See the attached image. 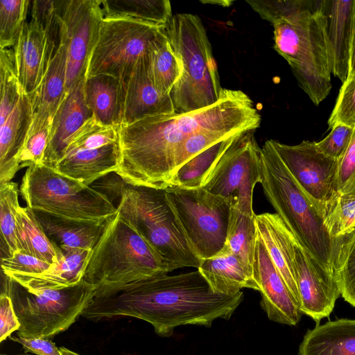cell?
Segmentation results:
<instances>
[{"label":"cell","mask_w":355,"mask_h":355,"mask_svg":"<svg viewBox=\"0 0 355 355\" xmlns=\"http://www.w3.org/2000/svg\"><path fill=\"white\" fill-rule=\"evenodd\" d=\"M51 125L29 135L19 157V168L42 164Z\"/></svg>","instance_id":"obj_42"},{"label":"cell","mask_w":355,"mask_h":355,"mask_svg":"<svg viewBox=\"0 0 355 355\" xmlns=\"http://www.w3.org/2000/svg\"><path fill=\"white\" fill-rule=\"evenodd\" d=\"M198 270L216 293L232 295L245 288L259 291L252 268L226 246L217 255L202 259Z\"/></svg>","instance_id":"obj_25"},{"label":"cell","mask_w":355,"mask_h":355,"mask_svg":"<svg viewBox=\"0 0 355 355\" xmlns=\"http://www.w3.org/2000/svg\"><path fill=\"white\" fill-rule=\"evenodd\" d=\"M354 8V0H326L329 67L343 83L349 71Z\"/></svg>","instance_id":"obj_23"},{"label":"cell","mask_w":355,"mask_h":355,"mask_svg":"<svg viewBox=\"0 0 355 355\" xmlns=\"http://www.w3.org/2000/svg\"><path fill=\"white\" fill-rule=\"evenodd\" d=\"M150 78L162 96H168L182 74L180 58L175 52L165 31L162 28L146 53Z\"/></svg>","instance_id":"obj_30"},{"label":"cell","mask_w":355,"mask_h":355,"mask_svg":"<svg viewBox=\"0 0 355 355\" xmlns=\"http://www.w3.org/2000/svg\"><path fill=\"white\" fill-rule=\"evenodd\" d=\"M18 185L14 182L0 184L1 257H12L18 250L16 239Z\"/></svg>","instance_id":"obj_35"},{"label":"cell","mask_w":355,"mask_h":355,"mask_svg":"<svg viewBox=\"0 0 355 355\" xmlns=\"http://www.w3.org/2000/svg\"><path fill=\"white\" fill-rule=\"evenodd\" d=\"M120 154L119 128L105 125L92 116L73 135L53 169L90 186L116 172Z\"/></svg>","instance_id":"obj_11"},{"label":"cell","mask_w":355,"mask_h":355,"mask_svg":"<svg viewBox=\"0 0 355 355\" xmlns=\"http://www.w3.org/2000/svg\"><path fill=\"white\" fill-rule=\"evenodd\" d=\"M327 123L329 129L338 124L355 128V78L342 84Z\"/></svg>","instance_id":"obj_40"},{"label":"cell","mask_w":355,"mask_h":355,"mask_svg":"<svg viewBox=\"0 0 355 355\" xmlns=\"http://www.w3.org/2000/svg\"><path fill=\"white\" fill-rule=\"evenodd\" d=\"M20 323L15 314L12 301L6 293L0 295V342L17 331Z\"/></svg>","instance_id":"obj_45"},{"label":"cell","mask_w":355,"mask_h":355,"mask_svg":"<svg viewBox=\"0 0 355 355\" xmlns=\"http://www.w3.org/2000/svg\"><path fill=\"white\" fill-rule=\"evenodd\" d=\"M162 28L130 19L103 18L85 77L106 74L125 80Z\"/></svg>","instance_id":"obj_13"},{"label":"cell","mask_w":355,"mask_h":355,"mask_svg":"<svg viewBox=\"0 0 355 355\" xmlns=\"http://www.w3.org/2000/svg\"><path fill=\"white\" fill-rule=\"evenodd\" d=\"M92 186L107 196L118 214L139 232L164 260L170 272L198 268L193 252L165 189L130 185L117 174Z\"/></svg>","instance_id":"obj_4"},{"label":"cell","mask_w":355,"mask_h":355,"mask_svg":"<svg viewBox=\"0 0 355 355\" xmlns=\"http://www.w3.org/2000/svg\"><path fill=\"white\" fill-rule=\"evenodd\" d=\"M330 130L327 136L316 142V145L322 153L340 161L351 143L354 128L338 124Z\"/></svg>","instance_id":"obj_41"},{"label":"cell","mask_w":355,"mask_h":355,"mask_svg":"<svg viewBox=\"0 0 355 355\" xmlns=\"http://www.w3.org/2000/svg\"><path fill=\"white\" fill-rule=\"evenodd\" d=\"M30 1H0V49L14 46L26 22Z\"/></svg>","instance_id":"obj_38"},{"label":"cell","mask_w":355,"mask_h":355,"mask_svg":"<svg viewBox=\"0 0 355 355\" xmlns=\"http://www.w3.org/2000/svg\"><path fill=\"white\" fill-rule=\"evenodd\" d=\"M352 78H355V0L350 49L349 71L347 79Z\"/></svg>","instance_id":"obj_47"},{"label":"cell","mask_w":355,"mask_h":355,"mask_svg":"<svg viewBox=\"0 0 355 355\" xmlns=\"http://www.w3.org/2000/svg\"><path fill=\"white\" fill-rule=\"evenodd\" d=\"M252 272L261 296V306L268 319L283 324L296 325L302 314L299 304L277 271L257 234Z\"/></svg>","instance_id":"obj_17"},{"label":"cell","mask_w":355,"mask_h":355,"mask_svg":"<svg viewBox=\"0 0 355 355\" xmlns=\"http://www.w3.org/2000/svg\"><path fill=\"white\" fill-rule=\"evenodd\" d=\"M1 293L10 298L20 323L17 336L51 338L68 329L95 297L96 286L84 279L58 290H31L5 275Z\"/></svg>","instance_id":"obj_9"},{"label":"cell","mask_w":355,"mask_h":355,"mask_svg":"<svg viewBox=\"0 0 355 355\" xmlns=\"http://www.w3.org/2000/svg\"><path fill=\"white\" fill-rule=\"evenodd\" d=\"M85 80L65 92L51 122L42 164L54 168L73 135L92 116L85 98Z\"/></svg>","instance_id":"obj_20"},{"label":"cell","mask_w":355,"mask_h":355,"mask_svg":"<svg viewBox=\"0 0 355 355\" xmlns=\"http://www.w3.org/2000/svg\"><path fill=\"white\" fill-rule=\"evenodd\" d=\"M53 265L19 250L10 257L1 259V264L3 273L28 275L44 272Z\"/></svg>","instance_id":"obj_43"},{"label":"cell","mask_w":355,"mask_h":355,"mask_svg":"<svg viewBox=\"0 0 355 355\" xmlns=\"http://www.w3.org/2000/svg\"><path fill=\"white\" fill-rule=\"evenodd\" d=\"M254 218L232 207L225 245L252 268L257 238Z\"/></svg>","instance_id":"obj_34"},{"label":"cell","mask_w":355,"mask_h":355,"mask_svg":"<svg viewBox=\"0 0 355 355\" xmlns=\"http://www.w3.org/2000/svg\"><path fill=\"white\" fill-rule=\"evenodd\" d=\"M33 211L48 238L63 253L76 249L92 250L101 238L109 220L101 223L83 222Z\"/></svg>","instance_id":"obj_27"},{"label":"cell","mask_w":355,"mask_h":355,"mask_svg":"<svg viewBox=\"0 0 355 355\" xmlns=\"http://www.w3.org/2000/svg\"><path fill=\"white\" fill-rule=\"evenodd\" d=\"M85 98L92 116L105 125L119 126L121 81L106 74L85 77Z\"/></svg>","instance_id":"obj_29"},{"label":"cell","mask_w":355,"mask_h":355,"mask_svg":"<svg viewBox=\"0 0 355 355\" xmlns=\"http://www.w3.org/2000/svg\"><path fill=\"white\" fill-rule=\"evenodd\" d=\"M261 159L260 183L266 198L298 241L334 274L338 239L329 234L322 212L293 177L272 139L265 141Z\"/></svg>","instance_id":"obj_5"},{"label":"cell","mask_w":355,"mask_h":355,"mask_svg":"<svg viewBox=\"0 0 355 355\" xmlns=\"http://www.w3.org/2000/svg\"><path fill=\"white\" fill-rule=\"evenodd\" d=\"M168 272L161 257L116 213L92 250L84 279L96 286L94 298H103L137 281Z\"/></svg>","instance_id":"obj_6"},{"label":"cell","mask_w":355,"mask_h":355,"mask_svg":"<svg viewBox=\"0 0 355 355\" xmlns=\"http://www.w3.org/2000/svg\"><path fill=\"white\" fill-rule=\"evenodd\" d=\"M31 96L23 90L15 107L0 123V184L10 182L19 168V157L33 122Z\"/></svg>","instance_id":"obj_21"},{"label":"cell","mask_w":355,"mask_h":355,"mask_svg":"<svg viewBox=\"0 0 355 355\" xmlns=\"http://www.w3.org/2000/svg\"><path fill=\"white\" fill-rule=\"evenodd\" d=\"M239 135H241L218 142L189 159L175 171L171 180V187H202L219 159Z\"/></svg>","instance_id":"obj_33"},{"label":"cell","mask_w":355,"mask_h":355,"mask_svg":"<svg viewBox=\"0 0 355 355\" xmlns=\"http://www.w3.org/2000/svg\"><path fill=\"white\" fill-rule=\"evenodd\" d=\"M274 28V49L288 63L300 87L315 105L331 87L326 0H247Z\"/></svg>","instance_id":"obj_3"},{"label":"cell","mask_w":355,"mask_h":355,"mask_svg":"<svg viewBox=\"0 0 355 355\" xmlns=\"http://www.w3.org/2000/svg\"><path fill=\"white\" fill-rule=\"evenodd\" d=\"M66 71L67 50L64 42L60 40L41 83L31 96L33 117L28 135L51 125L65 94Z\"/></svg>","instance_id":"obj_22"},{"label":"cell","mask_w":355,"mask_h":355,"mask_svg":"<svg viewBox=\"0 0 355 355\" xmlns=\"http://www.w3.org/2000/svg\"><path fill=\"white\" fill-rule=\"evenodd\" d=\"M60 351L61 353V355H80L75 352H73L66 347H60Z\"/></svg>","instance_id":"obj_48"},{"label":"cell","mask_w":355,"mask_h":355,"mask_svg":"<svg viewBox=\"0 0 355 355\" xmlns=\"http://www.w3.org/2000/svg\"><path fill=\"white\" fill-rule=\"evenodd\" d=\"M254 220L257 236L264 244L273 264L299 304L293 263V232L277 214L263 213L255 215Z\"/></svg>","instance_id":"obj_24"},{"label":"cell","mask_w":355,"mask_h":355,"mask_svg":"<svg viewBox=\"0 0 355 355\" xmlns=\"http://www.w3.org/2000/svg\"><path fill=\"white\" fill-rule=\"evenodd\" d=\"M57 46L42 27L32 19L25 22L13 46L15 67L19 81L31 96L42 82Z\"/></svg>","instance_id":"obj_19"},{"label":"cell","mask_w":355,"mask_h":355,"mask_svg":"<svg viewBox=\"0 0 355 355\" xmlns=\"http://www.w3.org/2000/svg\"><path fill=\"white\" fill-rule=\"evenodd\" d=\"M243 300L213 291L200 271L159 275L133 282L112 296L94 298L81 316L97 322L132 317L150 323L156 334L170 337L182 325L210 327L229 320Z\"/></svg>","instance_id":"obj_2"},{"label":"cell","mask_w":355,"mask_h":355,"mask_svg":"<svg viewBox=\"0 0 355 355\" xmlns=\"http://www.w3.org/2000/svg\"><path fill=\"white\" fill-rule=\"evenodd\" d=\"M273 144L290 173L321 212L337 194L340 161L322 153L316 141Z\"/></svg>","instance_id":"obj_15"},{"label":"cell","mask_w":355,"mask_h":355,"mask_svg":"<svg viewBox=\"0 0 355 355\" xmlns=\"http://www.w3.org/2000/svg\"><path fill=\"white\" fill-rule=\"evenodd\" d=\"M333 270L340 295L355 307V229L338 238Z\"/></svg>","instance_id":"obj_36"},{"label":"cell","mask_w":355,"mask_h":355,"mask_svg":"<svg viewBox=\"0 0 355 355\" xmlns=\"http://www.w3.org/2000/svg\"><path fill=\"white\" fill-rule=\"evenodd\" d=\"M324 225L334 239L355 229V191L337 194L322 210Z\"/></svg>","instance_id":"obj_37"},{"label":"cell","mask_w":355,"mask_h":355,"mask_svg":"<svg viewBox=\"0 0 355 355\" xmlns=\"http://www.w3.org/2000/svg\"><path fill=\"white\" fill-rule=\"evenodd\" d=\"M261 115L240 89H225L214 105L191 112L150 116L119 127L117 174L134 186L171 187L178 148L191 136L207 131L241 135L254 132Z\"/></svg>","instance_id":"obj_1"},{"label":"cell","mask_w":355,"mask_h":355,"mask_svg":"<svg viewBox=\"0 0 355 355\" xmlns=\"http://www.w3.org/2000/svg\"><path fill=\"white\" fill-rule=\"evenodd\" d=\"M16 239L18 250L50 264L58 263L64 257L37 222L34 212L28 207H19L17 211Z\"/></svg>","instance_id":"obj_32"},{"label":"cell","mask_w":355,"mask_h":355,"mask_svg":"<svg viewBox=\"0 0 355 355\" xmlns=\"http://www.w3.org/2000/svg\"><path fill=\"white\" fill-rule=\"evenodd\" d=\"M9 338L21 344L25 352H31L36 355H61L60 348L49 338H26L18 336H10Z\"/></svg>","instance_id":"obj_46"},{"label":"cell","mask_w":355,"mask_h":355,"mask_svg":"<svg viewBox=\"0 0 355 355\" xmlns=\"http://www.w3.org/2000/svg\"><path fill=\"white\" fill-rule=\"evenodd\" d=\"M92 250L76 249L64 252L63 258L58 263L40 274H3L31 290H58L71 287L84 279Z\"/></svg>","instance_id":"obj_26"},{"label":"cell","mask_w":355,"mask_h":355,"mask_svg":"<svg viewBox=\"0 0 355 355\" xmlns=\"http://www.w3.org/2000/svg\"><path fill=\"white\" fill-rule=\"evenodd\" d=\"M293 263L302 314L317 323L332 312L340 295L334 275L323 267L293 234Z\"/></svg>","instance_id":"obj_16"},{"label":"cell","mask_w":355,"mask_h":355,"mask_svg":"<svg viewBox=\"0 0 355 355\" xmlns=\"http://www.w3.org/2000/svg\"><path fill=\"white\" fill-rule=\"evenodd\" d=\"M167 198L195 254L213 257L224 248L231 202L203 188L165 189Z\"/></svg>","instance_id":"obj_10"},{"label":"cell","mask_w":355,"mask_h":355,"mask_svg":"<svg viewBox=\"0 0 355 355\" xmlns=\"http://www.w3.org/2000/svg\"><path fill=\"white\" fill-rule=\"evenodd\" d=\"M120 81L119 127L146 116L175 113L171 96L161 95L155 87L148 72L146 53L128 76Z\"/></svg>","instance_id":"obj_18"},{"label":"cell","mask_w":355,"mask_h":355,"mask_svg":"<svg viewBox=\"0 0 355 355\" xmlns=\"http://www.w3.org/2000/svg\"><path fill=\"white\" fill-rule=\"evenodd\" d=\"M165 31L182 67V76L170 94L175 113L191 112L216 103L225 89L200 18L191 13L177 14Z\"/></svg>","instance_id":"obj_7"},{"label":"cell","mask_w":355,"mask_h":355,"mask_svg":"<svg viewBox=\"0 0 355 355\" xmlns=\"http://www.w3.org/2000/svg\"><path fill=\"white\" fill-rule=\"evenodd\" d=\"M298 355H355V319L340 318L309 329Z\"/></svg>","instance_id":"obj_28"},{"label":"cell","mask_w":355,"mask_h":355,"mask_svg":"<svg viewBox=\"0 0 355 355\" xmlns=\"http://www.w3.org/2000/svg\"><path fill=\"white\" fill-rule=\"evenodd\" d=\"M19 193L31 209L66 219L101 223L117 213L102 192L44 164L27 168Z\"/></svg>","instance_id":"obj_8"},{"label":"cell","mask_w":355,"mask_h":355,"mask_svg":"<svg viewBox=\"0 0 355 355\" xmlns=\"http://www.w3.org/2000/svg\"><path fill=\"white\" fill-rule=\"evenodd\" d=\"M57 16L67 50L66 92L85 76L103 19L101 1H57Z\"/></svg>","instance_id":"obj_14"},{"label":"cell","mask_w":355,"mask_h":355,"mask_svg":"<svg viewBox=\"0 0 355 355\" xmlns=\"http://www.w3.org/2000/svg\"><path fill=\"white\" fill-rule=\"evenodd\" d=\"M355 191V128L351 143L340 160L337 178L338 194Z\"/></svg>","instance_id":"obj_44"},{"label":"cell","mask_w":355,"mask_h":355,"mask_svg":"<svg viewBox=\"0 0 355 355\" xmlns=\"http://www.w3.org/2000/svg\"><path fill=\"white\" fill-rule=\"evenodd\" d=\"M1 355H8V354H1ZM18 355H28V354H18Z\"/></svg>","instance_id":"obj_49"},{"label":"cell","mask_w":355,"mask_h":355,"mask_svg":"<svg viewBox=\"0 0 355 355\" xmlns=\"http://www.w3.org/2000/svg\"><path fill=\"white\" fill-rule=\"evenodd\" d=\"M238 136L223 153L205 180L202 188L227 199L232 207L250 216L253 210V192L260 183L261 148L252 134Z\"/></svg>","instance_id":"obj_12"},{"label":"cell","mask_w":355,"mask_h":355,"mask_svg":"<svg viewBox=\"0 0 355 355\" xmlns=\"http://www.w3.org/2000/svg\"><path fill=\"white\" fill-rule=\"evenodd\" d=\"M235 135H239L224 132L207 131L200 132L191 136L175 152L173 175L183 164L200 153L218 142Z\"/></svg>","instance_id":"obj_39"},{"label":"cell","mask_w":355,"mask_h":355,"mask_svg":"<svg viewBox=\"0 0 355 355\" xmlns=\"http://www.w3.org/2000/svg\"><path fill=\"white\" fill-rule=\"evenodd\" d=\"M104 19H125L166 27L173 17L168 0H100Z\"/></svg>","instance_id":"obj_31"}]
</instances>
